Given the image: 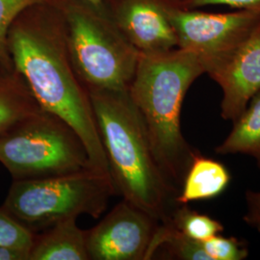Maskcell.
I'll use <instances>...</instances> for the list:
<instances>
[{
    "mask_svg": "<svg viewBox=\"0 0 260 260\" xmlns=\"http://www.w3.org/2000/svg\"><path fill=\"white\" fill-rule=\"evenodd\" d=\"M14 22L8 50L41 109L65 121L83 142L93 169L110 175L88 90L70 59L63 19L53 0L27 9Z\"/></svg>",
    "mask_w": 260,
    "mask_h": 260,
    "instance_id": "obj_1",
    "label": "cell"
},
{
    "mask_svg": "<svg viewBox=\"0 0 260 260\" xmlns=\"http://www.w3.org/2000/svg\"><path fill=\"white\" fill-rule=\"evenodd\" d=\"M88 93L117 194L160 223L167 222L178 190L158 165L128 90Z\"/></svg>",
    "mask_w": 260,
    "mask_h": 260,
    "instance_id": "obj_2",
    "label": "cell"
},
{
    "mask_svg": "<svg viewBox=\"0 0 260 260\" xmlns=\"http://www.w3.org/2000/svg\"><path fill=\"white\" fill-rule=\"evenodd\" d=\"M204 74L203 61L185 49L177 47L161 53H140L128 88L130 98L147 128L158 165L176 188L182 184L197 152L183 137L181 107L187 91Z\"/></svg>",
    "mask_w": 260,
    "mask_h": 260,
    "instance_id": "obj_3",
    "label": "cell"
},
{
    "mask_svg": "<svg viewBox=\"0 0 260 260\" xmlns=\"http://www.w3.org/2000/svg\"><path fill=\"white\" fill-rule=\"evenodd\" d=\"M63 19L68 52L88 91H126L140 52L105 14L82 0H53Z\"/></svg>",
    "mask_w": 260,
    "mask_h": 260,
    "instance_id": "obj_4",
    "label": "cell"
},
{
    "mask_svg": "<svg viewBox=\"0 0 260 260\" xmlns=\"http://www.w3.org/2000/svg\"><path fill=\"white\" fill-rule=\"evenodd\" d=\"M116 194L110 175L89 168L58 177L14 180L2 208L33 233L82 214L100 218Z\"/></svg>",
    "mask_w": 260,
    "mask_h": 260,
    "instance_id": "obj_5",
    "label": "cell"
},
{
    "mask_svg": "<svg viewBox=\"0 0 260 260\" xmlns=\"http://www.w3.org/2000/svg\"><path fill=\"white\" fill-rule=\"evenodd\" d=\"M0 163L15 180L58 177L93 168L75 130L43 109L0 136Z\"/></svg>",
    "mask_w": 260,
    "mask_h": 260,
    "instance_id": "obj_6",
    "label": "cell"
},
{
    "mask_svg": "<svg viewBox=\"0 0 260 260\" xmlns=\"http://www.w3.org/2000/svg\"><path fill=\"white\" fill-rule=\"evenodd\" d=\"M169 18L177 47L199 56L209 68L232 53L259 24L260 12L238 10L233 13H208L182 7L173 0Z\"/></svg>",
    "mask_w": 260,
    "mask_h": 260,
    "instance_id": "obj_7",
    "label": "cell"
},
{
    "mask_svg": "<svg viewBox=\"0 0 260 260\" xmlns=\"http://www.w3.org/2000/svg\"><path fill=\"white\" fill-rule=\"evenodd\" d=\"M160 222L122 200L86 232L89 260H147Z\"/></svg>",
    "mask_w": 260,
    "mask_h": 260,
    "instance_id": "obj_8",
    "label": "cell"
},
{
    "mask_svg": "<svg viewBox=\"0 0 260 260\" xmlns=\"http://www.w3.org/2000/svg\"><path fill=\"white\" fill-rule=\"evenodd\" d=\"M173 0H109L105 15L140 53L152 54L177 47L169 18Z\"/></svg>",
    "mask_w": 260,
    "mask_h": 260,
    "instance_id": "obj_9",
    "label": "cell"
},
{
    "mask_svg": "<svg viewBox=\"0 0 260 260\" xmlns=\"http://www.w3.org/2000/svg\"><path fill=\"white\" fill-rule=\"evenodd\" d=\"M206 74L223 91L222 118L235 121L260 91V22L246 41Z\"/></svg>",
    "mask_w": 260,
    "mask_h": 260,
    "instance_id": "obj_10",
    "label": "cell"
},
{
    "mask_svg": "<svg viewBox=\"0 0 260 260\" xmlns=\"http://www.w3.org/2000/svg\"><path fill=\"white\" fill-rule=\"evenodd\" d=\"M232 180L223 163L205 157L197 151L186 172L181 191L176 197L177 205L214 199L222 195Z\"/></svg>",
    "mask_w": 260,
    "mask_h": 260,
    "instance_id": "obj_11",
    "label": "cell"
},
{
    "mask_svg": "<svg viewBox=\"0 0 260 260\" xmlns=\"http://www.w3.org/2000/svg\"><path fill=\"white\" fill-rule=\"evenodd\" d=\"M76 219L62 220L35 236L29 260H89L86 232L78 228Z\"/></svg>",
    "mask_w": 260,
    "mask_h": 260,
    "instance_id": "obj_12",
    "label": "cell"
},
{
    "mask_svg": "<svg viewBox=\"0 0 260 260\" xmlns=\"http://www.w3.org/2000/svg\"><path fill=\"white\" fill-rule=\"evenodd\" d=\"M40 110L27 85L15 70L0 75V136Z\"/></svg>",
    "mask_w": 260,
    "mask_h": 260,
    "instance_id": "obj_13",
    "label": "cell"
},
{
    "mask_svg": "<svg viewBox=\"0 0 260 260\" xmlns=\"http://www.w3.org/2000/svg\"><path fill=\"white\" fill-rule=\"evenodd\" d=\"M233 122L232 132L216 148V152L223 155H250L260 168V91L251 98L246 109Z\"/></svg>",
    "mask_w": 260,
    "mask_h": 260,
    "instance_id": "obj_14",
    "label": "cell"
},
{
    "mask_svg": "<svg viewBox=\"0 0 260 260\" xmlns=\"http://www.w3.org/2000/svg\"><path fill=\"white\" fill-rule=\"evenodd\" d=\"M179 233L196 241H207L223 232V223L207 214H203L189 208L187 205L174 208L167 222Z\"/></svg>",
    "mask_w": 260,
    "mask_h": 260,
    "instance_id": "obj_15",
    "label": "cell"
},
{
    "mask_svg": "<svg viewBox=\"0 0 260 260\" xmlns=\"http://www.w3.org/2000/svg\"><path fill=\"white\" fill-rule=\"evenodd\" d=\"M50 0H0V68L13 70L8 50V34L14 22L32 6Z\"/></svg>",
    "mask_w": 260,
    "mask_h": 260,
    "instance_id": "obj_16",
    "label": "cell"
},
{
    "mask_svg": "<svg viewBox=\"0 0 260 260\" xmlns=\"http://www.w3.org/2000/svg\"><path fill=\"white\" fill-rule=\"evenodd\" d=\"M34 233L0 208V246L31 250Z\"/></svg>",
    "mask_w": 260,
    "mask_h": 260,
    "instance_id": "obj_17",
    "label": "cell"
},
{
    "mask_svg": "<svg viewBox=\"0 0 260 260\" xmlns=\"http://www.w3.org/2000/svg\"><path fill=\"white\" fill-rule=\"evenodd\" d=\"M204 247L210 260H243L249 254L245 242L221 234L204 242Z\"/></svg>",
    "mask_w": 260,
    "mask_h": 260,
    "instance_id": "obj_18",
    "label": "cell"
},
{
    "mask_svg": "<svg viewBox=\"0 0 260 260\" xmlns=\"http://www.w3.org/2000/svg\"><path fill=\"white\" fill-rule=\"evenodd\" d=\"M179 4L189 9H199L208 5H226L232 8L260 12V0H178Z\"/></svg>",
    "mask_w": 260,
    "mask_h": 260,
    "instance_id": "obj_19",
    "label": "cell"
},
{
    "mask_svg": "<svg viewBox=\"0 0 260 260\" xmlns=\"http://www.w3.org/2000/svg\"><path fill=\"white\" fill-rule=\"evenodd\" d=\"M247 213L245 214L244 222L260 233V192L247 191Z\"/></svg>",
    "mask_w": 260,
    "mask_h": 260,
    "instance_id": "obj_20",
    "label": "cell"
},
{
    "mask_svg": "<svg viewBox=\"0 0 260 260\" xmlns=\"http://www.w3.org/2000/svg\"><path fill=\"white\" fill-rule=\"evenodd\" d=\"M30 250L0 246V260H29Z\"/></svg>",
    "mask_w": 260,
    "mask_h": 260,
    "instance_id": "obj_21",
    "label": "cell"
},
{
    "mask_svg": "<svg viewBox=\"0 0 260 260\" xmlns=\"http://www.w3.org/2000/svg\"><path fill=\"white\" fill-rule=\"evenodd\" d=\"M84 2L90 4L99 11H101L103 14H105V11L107 8V5L109 3V0H82Z\"/></svg>",
    "mask_w": 260,
    "mask_h": 260,
    "instance_id": "obj_22",
    "label": "cell"
}]
</instances>
